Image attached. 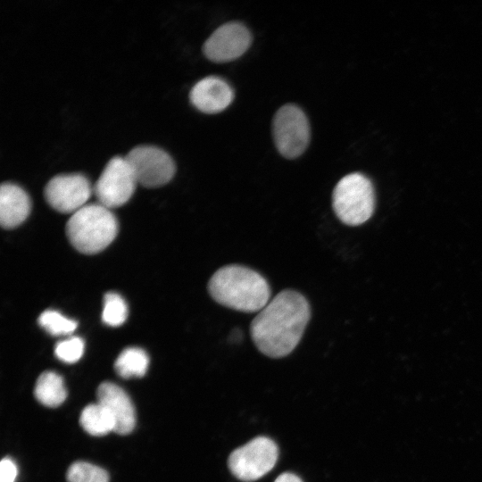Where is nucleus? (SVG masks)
I'll return each mask as SVG.
<instances>
[{
  "instance_id": "nucleus-14",
  "label": "nucleus",
  "mask_w": 482,
  "mask_h": 482,
  "mask_svg": "<svg viewBox=\"0 0 482 482\" xmlns=\"http://www.w3.org/2000/svg\"><path fill=\"white\" fill-rule=\"evenodd\" d=\"M34 395L45 406L54 408L61 405L67 397L62 378L54 371L43 372L36 382Z\"/></svg>"
},
{
  "instance_id": "nucleus-3",
  "label": "nucleus",
  "mask_w": 482,
  "mask_h": 482,
  "mask_svg": "<svg viewBox=\"0 0 482 482\" xmlns=\"http://www.w3.org/2000/svg\"><path fill=\"white\" fill-rule=\"evenodd\" d=\"M118 221L102 204H86L71 214L66 224L70 243L79 252L95 254L105 249L116 237Z\"/></svg>"
},
{
  "instance_id": "nucleus-19",
  "label": "nucleus",
  "mask_w": 482,
  "mask_h": 482,
  "mask_svg": "<svg viewBox=\"0 0 482 482\" xmlns=\"http://www.w3.org/2000/svg\"><path fill=\"white\" fill-rule=\"evenodd\" d=\"M68 482H109L106 470L86 461L73 462L66 473Z\"/></svg>"
},
{
  "instance_id": "nucleus-6",
  "label": "nucleus",
  "mask_w": 482,
  "mask_h": 482,
  "mask_svg": "<svg viewBox=\"0 0 482 482\" xmlns=\"http://www.w3.org/2000/svg\"><path fill=\"white\" fill-rule=\"evenodd\" d=\"M273 137L278 152L286 158L300 156L310 141V126L304 112L296 105L279 108L272 124Z\"/></svg>"
},
{
  "instance_id": "nucleus-20",
  "label": "nucleus",
  "mask_w": 482,
  "mask_h": 482,
  "mask_svg": "<svg viewBox=\"0 0 482 482\" xmlns=\"http://www.w3.org/2000/svg\"><path fill=\"white\" fill-rule=\"evenodd\" d=\"M85 344L79 337H71L59 341L54 347L55 356L66 363L77 362L84 353Z\"/></svg>"
},
{
  "instance_id": "nucleus-22",
  "label": "nucleus",
  "mask_w": 482,
  "mask_h": 482,
  "mask_svg": "<svg viewBox=\"0 0 482 482\" xmlns=\"http://www.w3.org/2000/svg\"><path fill=\"white\" fill-rule=\"evenodd\" d=\"M274 482H303L296 475L289 472L282 473Z\"/></svg>"
},
{
  "instance_id": "nucleus-11",
  "label": "nucleus",
  "mask_w": 482,
  "mask_h": 482,
  "mask_svg": "<svg viewBox=\"0 0 482 482\" xmlns=\"http://www.w3.org/2000/svg\"><path fill=\"white\" fill-rule=\"evenodd\" d=\"M97 403L104 406L115 421L114 432L129 434L135 428L136 411L127 393L112 382H103L96 390Z\"/></svg>"
},
{
  "instance_id": "nucleus-2",
  "label": "nucleus",
  "mask_w": 482,
  "mask_h": 482,
  "mask_svg": "<svg viewBox=\"0 0 482 482\" xmlns=\"http://www.w3.org/2000/svg\"><path fill=\"white\" fill-rule=\"evenodd\" d=\"M208 290L218 303L243 312H259L270 297L266 278L256 270L238 264L217 270L209 280Z\"/></svg>"
},
{
  "instance_id": "nucleus-1",
  "label": "nucleus",
  "mask_w": 482,
  "mask_h": 482,
  "mask_svg": "<svg viewBox=\"0 0 482 482\" xmlns=\"http://www.w3.org/2000/svg\"><path fill=\"white\" fill-rule=\"evenodd\" d=\"M310 319L307 299L297 291L282 290L253 318L251 337L261 353L281 358L296 347Z\"/></svg>"
},
{
  "instance_id": "nucleus-9",
  "label": "nucleus",
  "mask_w": 482,
  "mask_h": 482,
  "mask_svg": "<svg viewBox=\"0 0 482 482\" xmlns=\"http://www.w3.org/2000/svg\"><path fill=\"white\" fill-rule=\"evenodd\" d=\"M93 192L87 178L81 173L59 174L46 185L48 204L62 213H74L86 205Z\"/></svg>"
},
{
  "instance_id": "nucleus-7",
  "label": "nucleus",
  "mask_w": 482,
  "mask_h": 482,
  "mask_svg": "<svg viewBox=\"0 0 482 482\" xmlns=\"http://www.w3.org/2000/svg\"><path fill=\"white\" fill-rule=\"evenodd\" d=\"M137 181L125 156H114L104 166L93 192L100 204L115 208L127 203Z\"/></svg>"
},
{
  "instance_id": "nucleus-13",
  "label": "nucleus",
  "mask_w": 482,
  "mask_h": 482,
  "mask_svg": "<svg viewBox=\"0 0 482 482\" xmlns=\"http://www.w3.org/2000/svg\"><path fill=\"white\" fill-rule=\"evenodd\" d=\"M30 200L26 191L16 184L4 182L0 187V222L4 229L21 224L30 212Z\"/></svg>"
},
{
  "instance_id": "nucleus-4",
  "label": "nucleus",
  "mask_w": 482,
  "mask_h": 482,
  "mask_svg": "<svg viewBox=\"0 0 482 482\" xmlns=\"http://www.w3.org/2000/svg\"><path fill=\"white\" fill-rule=\"evenodd\" d=\"M332 206L337 217L348 226H358L367 221L375 207L370 180L357 172L343 177L334 188Z\"/></svg>"
},
{
  "instance_id": "nucleus-18",
  "label": "nucleus",
  "mask_w": 482,
  "mask_h": 482,
  "mask_svg": "<svg viewBox=\"0 0 482 482\" xmlns=\"http://www.w3.org/2000/svg\"><path fill=\"white\" fill-rule=\"evenodd\" d=\"M37 320L40 327L52 336L71 335L78 326L76 320L69 319L54 310L43 312Z\"/></svg>"
},
{
  "instance_id": "nucleus-17",
  "label": "nucleus",
  "mask_w": 482,
  "mask_h": 482,
  "mask_svg": "<svg viewBox=\"0 0 482 482\" xmlns=\"http://www.w3.org/2000/svg\"><path fill=\"white\" fill-rule=\"evenodd\" d=\"M128 305L121 295L114 292L105 294L102 320L110 327L122 325L128 318Z\"/></svg>"
},
{
  "instance_id": "nucleus-21",
  "label": "nucleus",
  "mask_w": 482,
  "mask_h": 482,
  "mask_svg": "<svg viewBox=\"0 0 482 482\" xmlns=\"http://www.w3.org/2000/svg\"><path fill=\"white\" fill-rule=\"evenodd\" d=\"M18 470L15 462L9 457H4L0 462V482H14Z\"/></svg>"
},
{
  "instance_id": "nucleus-16",
  "label": "nucleus",
  "mask_w": 482,
  "mask_h": 482,
  "mask_svg": "<svg viewBox=\"0 0 482 482\" xmlns=\"http://www.w3.org/2000/svg\"><path fill=\"white\" fill-rule=\"evenodd\" d=\"M149 365V357L145 350L139 347H128L117 357L114 369L120 377L129 378L143 377Z\"/></svg>"
},
{
  "instance_id": "nucleus-12",
  "label": "nucleus",
  "mask_w": 482,
  "mask_h": 482,
  "mask_svg": "<svg viewBox=\"0 0 482 482\" xmlns=\"http://www.w3.org/2000/svg\"><path fill=\"white\" fill-rule=\"evenodd\" d=\"M189 98L193 105L205 113L225 110L234 99V91L222 79L210 76L200 79L192 87Z\"/></svg>"
},
{
  "instance_id": "nucleus-5",
  "label": "nucleus",
  "mask_w": 482,
  "mask_h": 482,
  "mask_svg": "<svg viewBox=\"0 0 482 482\" xmlns=\"http://www.w3.org/2000/svg\"><path fill=\"white\" fill-rule=\"evenodd\" d=\"M278 456L277 445L266 436H258L235 449L228 466L238 479L251 482L259 479L275 466Z\"/></svg>"
},
{
  "instance_id": "nucleus-8",
  "label": "nucleus",
  "mask_w": 482,
  "mask_h": 482,
  "mask_svg": "<svg viewBox=\"0 0 482 482\" xmlns=\"http://www.w3.org/2000/svg\"><path fill=\"white\" fill-rule=\"evenodd\" d=\"M138 184L157 187L168 183L175 174L171 156L163 149L142 145L133 147L125 156Z\"/></svg>"
},
{
  "instance_id": "nucleus-10",
  "label": "nucleus",
  "mask_w": 482,
  "mask_h": 482,
  "mask_svg": "<svg viewBox=\"0 0 482 482\" xmlns=\"http://www.w3.org/2000/svg\"><path fill=\"white\" fill-rule=\"evenodd\" d=\"M251 33L239 22H229L219 27L203 46L204 55L215 62L237 59L248 49Z\"/></svg>"
},
{
  "instance_id": "nucleus-15",
  "label": "nucleus",
  "mask_w": 482,
  "mask_h": 482,
  "mask_svg": "<svg viewBox=\"0 0 482 482\" xmlns=\"http://www.w3.org/2000/svg\"><path fill=\"white\" fill-rule=\"evenodd\" d=\"M79 423L91 436H104L115 429V421L110 411L99 403L87 405L81 411Z\"/></svg>"
}]
</instances>
